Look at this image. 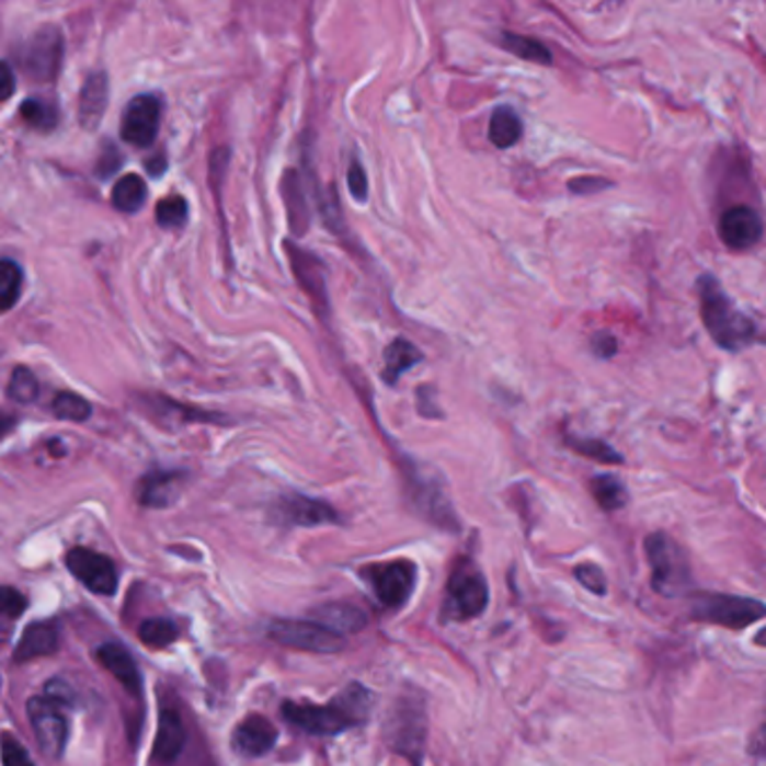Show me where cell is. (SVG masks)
<instances>
[{
	"mask_svg": "<svg viewBox=\"0 0 766 766\" xmlns=\"http://www.w3.org/2000/svg\"><path fill=\"white\" fill-rule=\"evenodd\" d=\"M122 160L124 158H122L119 149L113 142H106L102 153H100V158H98V167H95L98 175L100 178H111L122 167Z\"/></svg>",
	"mask_w": 766,
	"mask_h": 766,
	"instance_id": "b9f144b4",
	"label": "cell"
},
{
	"mask_svg": "<svg viewBox=\"0 0 766 766\" xmlns=\"http://www.w3.org/2000/svg\"><path fill=\"white\" fill-rule=\"evenodd\" d=\"M8 396L19 404H32L38 398V382L27 367H16L8 382Z\"/></svg>",
	"mask_w": 766,
	"mask_h": 766,
	"instance_id": "e575fe53",
	"label": "cell"
},
{
	"mask_svg": "<svg viewBox=\"0 0 766 766\" xmlns=\"http://www.w3.org/2000/svg\"><path fill=\"white\" fill-rule=\"evenodd\" d=\"M717 232L727 248H731L735 252H744V250H751L753 245L759 243V239L764 235V225H762L759 214L753 207L733 205V207L724 209L722 216H719Z\"/></svg>",
	"mask_w": 766,
	"mask_h": 766,
	"instance_id": "5bb4252c",
	"label": "cell"
},
{
	"mask_svg": "<svg viewBox=\"0 0 766 766\" xmlns=\"http://www.w3.org/2000/svg\"><path fill=\"white\" fill-rule=\"evenodd\" d=\"M423 359V353L404 338L393 340L387 348H385V369H382V378L393 385L398 382V378L410 371L412 367H416Z\"/></svg>",
	"mask_w": 766,
	"mask_h": 766,
	"instance_id": "cb8c5ba5",
	"label": "cell"
},
{
	"mask_svg": "<svg viewBox=\"0 0 766 766\" xmlns=\"http://www.w3.org/2000/svg\"><path fill=\"white\" fill-rule=\"evenodd\" d=\"M3 766H34L27 748L12 733H3Z\"/></svg>",
	"mask_w": 766,
	"mask_h": 766,
	"instance_id": "60d3db41",
	"label": "cell"
},
{
	"mask_svg": "<svg viewBox=\"0 0 766 766\" xmlns=\"http://www.w3.org/2000/svg\"><path fill=\"white\" fill-rule=\"evenodd\" d=\"M748 753L766 755V714H764V719L757 724V729L753 731V735L748 740Z\"/></svg>",
	"mask_w": 766,
	"mask_h": 766,
	"instance_id": "ee69618b",
	"label": "cell"
},
{
	"mask_svg": "<svg viewBox=\"0 0 766 766\" xmlns=\"http://www.w3.org/2000/svg\"><path fill=\"white\" fill-rule=\"evenodd\" d=\"M108 106V77L104 72L88 75L79 93V122L85 130H95Z\"/></svg>",
	"mask_w": 766,
	"mask_h": 766,
	"instance_id": "44dd1931",
	"label": "cell"
},
{
	"mask_svg": "<svg viewBox=\"0 0 766 766\" xmlns=\"http://www.w3.org/2000/svg\"><path fill=\"white\" fill-rule=\"evenodd\" d=\"M68 571L83 584L88 592L98 596H113L119 584V573L115 562L93 549L75 547L66 553Z\"/></svg>",
	"mask_w": 766,
	"mask_h": 766,
	"instance_id": "8fae6325",
	"label": "cell"
},
{
	"mask_svg": "<svg viewBox=\"0 0 766 766\" xmlns=\"http://www.w3.org/2000/svg\"><path fill=\"white\" fill-rule=\"evenodd\" d=\"M614 183L609 178H601V175H584V178H573L569 183V192L575 196H594L598 192L611 190Z\"/></svg>",
	"mask_w": 766,
	"mask_h": 766,
	"instance_id": "ab89813d",
	"label": "cell"
},
{
	"mask_svg": "<svg viewBox=\"0 0 766 766\" xmlns=\"http://www.w3.org/2000/svg\"><path fill=\"white\" fill-rule=\"evenodd\" d=\"M490 590L488 580L472 560H461L447 578L445 601H443V622L472 620L481 616L488 607Z\"/></svg>",
	"mask_w": 766,
	"mask_h": 766,
	"instance_id": "5b68a950",
	"label": "cell"
},
{
	"mask_svg": "<svg viewBox=\"0 0 766 766\" xmlns=\"http://www.w3.org/2000/svg\"><path fill=\"white\" fill-rule=\"evenodd\" d=\"M645 556L652 571V590L663 598L690 596L693 569L688 553L679 542L663 533H650L645 537Z\"/></svg>",
	"mask_w": 766,
	"mask_h": 766,
	"instance_id": "3957f363",
	"label": "cell"
},
{
	"mask_svg": "<svg viewBox=\"0 0 766 766\" xmlns=\"http://www.w3.org/2000/svg\"><path fill=\"white\" fill-rule=\"evenodd\" d=\"M346 185H348L351 196H353L357 203H365V201H367V196H369V180H367L365 167L359 164L357 160H353V162L348 164Z\"/></svg>",
	"mask_w": 766,
	"mask_h": 766,
	"instance_id": "8d00e7d4",
	"label": "cell"
},
{
	"mask_svg": "<svg viewBox=\"0 0 766 766\" xmlns=\"http://www.w3.org/2000/svg\"><path fill=\"white\" fill-rule=\"evenodd\" d=\"M374 693L367 686L353 682L324 706L310 701H284L282 717L301 733L333 738L363 727L374 710Z\"/></svg>",
	"mask_w": 766,
	"mask_h": 766,
	"instance_id": "6da1fadb",
	"label": "cell"
},
{
	"mask_svg": "<svg viewBox=\"0 0 766 766\" xmlns=\"http://www.w3.org/2000/svg\"><path fill=\"white\" fill-rule=\"evenodd\" d=\"M43 695L48 697L50 701H55L57 706H61L64 710L77 706V693L66 679H50L48 684H45Z\"/></svg>",
	"mask_w": 766,
	"mask_h": 766,
	"instance_id": "f35d334b",
	"label": "cell"
},
{
	"mask_svg": "<svg viewBox=\"0 0 766 766\" xmlns=\"http://www.w3.org/2000/svg\"><path fill=\"white\" fill-rule=\"evenodd\" d=\"M147 171L156 178V175H162L167 171V160H164V153H156L153 158L147 160Z\"/></svg>",
	"mask_w": 766,
	"mask_h": 766,
	"instance_id": "bcb514c9",
	"label": "cell"
},
{
	"mask_svg": "<svg viewBox=\"0 0 766 766\" xmlns=\"http://www.w3.org/2000/svg\"><path fill=\"white\" fill-rule=\"evenodd\" d=\"M564 443L573 449L575 455L580 457H587L592 461H598V464H607V466H620L625 459L620 453H616V449L601 441V438H582V436H573V434H567L564 436Z\"/></svg>",
	"mask_w": 766,
	"mask_h": 766,
	"instance_id": "f1b7e54d",
	"label": "cell"
},
{
	"mask_svg": "<svg viewBox=\"0 0 766 766\" xmlns=\"http://www.w3.org/2000/svg\"><path fill=\"white\" fill-rule=\"evenodd\" d=\"M500 45L504 50H508L511 55L530 61V64H539V66H551L553 64V55L547 48L542 41H537L533 36H524V34H515V32H502L500 36Z\"/></svg>",
	"mask_w": 766,
	"mask_h": 766,
	"instance_id": "4316f807",
	"label": "cell"
},
{
	"mask_svg": "<svg viewBox=\"0 0 766 766\" xmlns=\"http://www.w3.org/2000/svg\"><path fill=\"white\" fill-rule=\"evenodd\" d=\"M279 731L263 714H250L237 724L232 733V748L241 757H263L275 748Z\"/></svg>",
	"mask_w": 766,
	"mask_h": 766,
	"instance_id": "e0dca14e",
	"label": "cell"
},
{
	"mask_svg": "<svg viewBox=\"0 0 766 766\" xmlns=\"http://www.w3.org/2000/svg\"><path fill=\"white\" fill-rule=\"evenodd\" d=\"M690 618L729 629H744L766 618V605L746 596L699 592L690 596Z\"/></svg>",
	"mask_w": 766,
	"mask_h": 766,
	"instance_id": "8992f818",
	"label": "cell"
},
{
	"mask_svg": "<svg viewBox=\"0 0 766 766\" xmlns=\"http://www.w3.org/2000/svg\"><path fill=\"white\" fill-rule=\"evenodd\" d=\"M61 645V632H59V622L55 618L48 620H38L32 622L23 629V634L14 648L12 661L14 663H27L34 659H43V656H53L55 652H59Z\"/></svg>",
	"mask_w": 766,
	"mask_h": 766,
	"instance_id": "ac0fdd59",
	"label": "cell"
},
{
	"mask_svg": "<svg viewBox=\"0 0 766 766\" xmlns=\"http://www.w3.org/2000/svg\"><path fill=\"white\" fill-rule=\"evenodd\" d=\"M190 218V205L183 196H169L156 205V220L164 230L183 228Z\"/></svg>",
	"mask_w": 766,
	"mask_h": 766,
	"instance_id": "836d02e7",
	"label": "cell"
},
{
	"mask_svg": "<svg viewBox=\"0 0 766 766\" xmlns=\"http://www.w3.org/2000/svg\"><path fill=\"white\" fill-rule=\"evenodd\" d=\"M27 719L34 731L36 744L41 753L50 759H59L66 753L68 746V717L64 714V708L50 701L45 695L30 697L27 699Z\"/></svg>",
	"mask_w": 766,
	"mask_h": 766,
	"instance_id": "30bf717a",
	"label": "cell"
},
{
	"mask_svg": "<svg viewBox=\"0 0 766 766\" xmlns=\"http://www.w3.org/2000/svg\"><path fill=\"white\" fill-rule=\"evenodd\" d=\"M387 746L412 766H423L427 742V712L419 695H404L393 701L385 722Z\"/></svg>",
	"mask_w": 766,
	"mask_h": 766,
	"instance_id": "277c9868",
	"label": "cell"
},
{
	"mask_svg": "<svg viewBox=\"0 0 766 766\" xmlns=\"http://www.w3.org/2000/svg\"><path fill=\"white\" fill-rule=\"evenodd\" d=\"M524 124L511 106L494 108L488 126V140L498 149H511L522 140Z\"/></svg>",
	"mask_w": 766,
	"mask_h": 766,
	"instance_id": "603a6c76",
	"label": "cell"
},
{
	"mask_svg": "<svg viewBox=\"0 0 766 766\" xmlns=\"http://www.w3.org/2000/svg\"><path fill=\"white\" fill-rule=\"evenodd\" d=\"M590 490L594 494V500L596 504L607 511V513H616L620 508L627 506L629 502V494H627V488L625 483L614 477V475H598L590 481Z\"/></svg>",
	"mask_w": 766,
	"mask_h": 766,
	"instance_id": "83f0119b",
	"label": "cell"
},
{
	"mask_svg": "<svg viewBox=\"0 0 766 766\" xmlns=\"http://www.w3.org/2000/svg\"><path fill=\"white\" fill-rule=\"evenodd\" d=\"M185 472L180 470H156L140 479L138 502L147 508H169L183 490Z\"/></svg>",
	"mask_w": 766,
	"mask_h": 766,
	"instance_id": "d6986e66",
	"label": "cell"
},
{
	"mask_svg": "<svg viewBox=\"0 0 766 766\" xmlns=\"http://www.w3.org/2000/svg\"><path fill=\"white\" fill-rule=\"evenodd\" d=\"M590 346H592V353L601 359H609L618 353V340L616 335H611L609 331H598L592 335L590 340Z\"/></svg>",
	"mask_w": 766,
	"mask_h": 766,
	"instance_id": "7bdbcfd3",
	"label": "cell"
},
{
	"mask_svg": "<svg viewBox=\"0 0 766 766\" xmlns=\"http://www.w3.org/2000/svg\"><path fill=\"white\" fill-rule=\"evenodd\" d=\"M64 61V34L57 25L38 27L21 50L23 72L38 83L57 79Z\"/></svg>",
	"mask_w": 766,
	"mask_h": 766,
	"instance_id": "9c48e42d",
	"label": "cell"
},
{
	"mask_svg": "<svg viewBox=\"0 0 766 766\" xmlns=\"http://www.w3.org/2000/svg\"><path fill=\"white\" fill-rule=\"evenodd\" d=\"M21 119L36 128V130H43V133H48L53 128H57V122H59V113H57V106L50 104V102H45V100H36V98H30L21 104Z\"/></svg>",
	"mask_w": 766,
	"mask_h": 766,
	"instance_id": "1f68e13d",
	"label": "cell"
},
{
	"mask_svg": "<svg viewBox=\"0 0 766 766\" xmlns=\"http://www.w3.org/2000/svg\"><path fill=\"white\" fill-rule=\"evenodd\" d=\"M185 742L187 729L183 722V714L171 706H162L158 714V731L153 740L151 762L156 766H171L180 757V753H183Z\"/></svg>",
	"mask_w": 766,
	"mask_h": 766,
	"instance_id": "2e32d148",
	"label": "cell"
},
{
	"mask_svg": "<svg viewBox=\"0 0 766 766\" xmlns=\"http://www.w3.org/2000/svg\"><path fill=\"white\" fill-rule=\"evenodd\" d=\"M162 104L156 95L133 98L122 113V140L135 149H147L156 142L160 130Z\"/></svg>",
	"mask_w": 766,
	"mask_h": 766,
	"instance_id": "7c38bea8",
	"label": "cell"
},
{
	"mask_svg": "<svg viewBox=\"0 0 766 766\" xmlns=\"http://www.w3.org/2000/svg\"><path fill=\"white\" fill-rule=\"evenodd\" d=\"M284 201H286V209H288V222L290 230L295 232V237H301L308 225H310V214H308V205H306V192L299 183V175L295 171H288L284 175Z\"/></svg>",
	"mask_w": 766,
	"mask_h": 766,
	"instance_id": "d4e9b609",
	"label": "cell"
},
{
	"mask_svg": "<svg viewBox=\"0 0 766 766\" xmlns=\"http://www.w3.org/2000/svg\"><path fill=\"white\" fill-rule=\"evenodd\" d=\"M575 580L582 584L584 590L592 592L594 596H607V575L598 564L584 562L573 569Z\"/></svg>",
	"mask_w": 766,
	"mask_h": 766,
	"instance_id": "d590c367",
	"label": "cell"
},
{
	"mask_svg": "<svg viewBox=\"0 0 766 766\" xmlns=\"http://www.w3.org/2000/svg\"><path fill=\"white\" fill-rule=\"evenodd\" d=\"M267 637L284 648L312 654H338L346 645L344 637L315 620L277 618L267 625Z\"/></svg>",
	"mask_w": 766,
	"mask_h": 766,
	"instance_id": "52a82bcc",
	"label": "cell"
},
{
	"mask_svg": "<svg viewBox=\"0 0 766 766\" xmlns=\"http://www.w3.org/2000/svg\"><path fill=\"white\" fill-rule=\"evenodd\" d=\"M363 578L385 609H398L408 603L416 587V564L410 560H389L363 569Z\"/></svg>",
	"mask_w": 766,
	"mask_h": 766,
	"instance_id": "ba28073f",
	"label": "cell"
},
{
	"mask_svg": "<svg viewBox=\"0 0 766 766\" xmlns=\"http://www.w3.org/2000/svg\"><path fill=\"white\" fill-rule=\"evenodd\" d=\"M25 609H27V598L19 590L5 584L3 592H0V611H3V616L8 620H16L25 614Z\"/></svg>",
	"mask_w": 766,
	"mask_h": 766,
	"instance_id": "74e56055",
	"label": "cell"
},
{
	"mask_svg": "<svg viewBox=\"0 0 766 766\" xmlns=\"http://www.w3.org/2000/svg\"><path fill=\"white\" fill-rule=\"evenodd\" d=\"M23 290V270L16 261L3 259L0 261V306L3 310H12Z\"/></svg>",
	"mask_w": 766,
	"mask_h": 766,
	"instance_id": "4dcf8cb0",
	"label": "cell"
},
{
	"mask_svg": "<svg viewBox=\"0 0 766 766\" xmlns=\"http://www.w3.org/2000/svg\"><path fill=\"white\" fill-rule=\"evenodd\" d=\"M755 645H759V648H766V627L762 629V632L755 637Z\"/></svg>",
	"mask_w": 766,
	"mask_h": 766,
	"instance_id": "7dc6e473",
	"label": "cell"
},
{
	"mask_svg": "<svg viewBox=\"0 0 766 766\" xmlns=\"http://www.w3.org/2000/svg\"><path fill=\"white\" fill-rule=\"evenodd\" d=\"M95 659L100 661V665L111 672L115 682L133 697L142 701L145 695V682H142V672L138 667V661L133 659V654L119 645V643H102L95 650Z\"/></svg>",
	"mask_w": 766,
	"mask_h": 766,
	"instance_id": "9a60e30c",
	"label": "cell"
},
{
	"mask_svg": "<svg viewBox=\"0 0 766 766\" xmlns=\"http://www.w3.org/2000/svg\"><path fill=\"white\" fill-rule=\"evenodd\" d=\"M147 201V185L138 173H128L113 185L111 203L122 214H138Z\"/></svg>",
	"mask_w": 766,
	"mask_h": 766,
	"instance_id": "484cf974",
	"label": "cell"
},
{
	"mask_svg": "<svg viewBox=\"0 0 766 766\" xmlns=\"http://www.w3.org/2000/svg\"><path fill=\"white\" fill-rule=\"evenodd\" d=\"M273 519L279 526H290V528L293 526L312 528V526H329V524L342 522V517L331 504L306 498L301 492L282 494L277 504L273 506Z\"/></svg>",
	"mask_w": 766,
	"mask_h": 766,
	"instance_id": "4fadbf2b",
	"label": "cell"
},
{
	"mask_svg": "<svg viewBox=\"0 0 766 766\" xmlns=\"http://www.w3.org/2000/svg\"><path fill=\"white\" fill-rule=\"evenodd\" d=\"M53 412L57 419L61 421H72V423H83L93 414V408H90V402L83 400L79 393L72 391H61L55 400H53Z\"/></svg>",
	"mask_w": 766,
	"mask_h": 766,
	"instance_id": "d6a6232c",
	"label": "cell"
},
{
	"mask_svg": "<svg viewBox=\"0 0 766 766\" xmlns=\"http://www.w3.org/2000/svg\"><path fill=\"white\" fill-rule=\"evenodd\" d=\"M697 295L704 327L719 348L740 353L753 344H762L764 335L759 327L735 306L717 277L701 275L697 279Z\"/></svg>",
	"mask_w": 766,
	"mask_h": 766,
	"instance_id": "7a4b0ae2",
	"label": "cell"
},
{
	"mask_svg": "<svg viewBox=\"0 0 766 766\" xmlns=\"http://www.w3.org/2000/svg\"><path fill=\"white\" fill-rule=\"evenodd\" d=\"M312 620L346 639L348 634L359 632V629L367 625V614L365 609H359L351 603H329L312 611Z\"/></svg>",
	"mask_w": 766,
	"mask_h": 766,
	"instance_id": "7402d4cb",
	"label": "cell"
},
{
	"mask_svg": "<svg viewBox=\"0 0 766 766\" xmlns=\"http://www.w3.org/2000/svg\"><path fill=\"white\" fill-rule=\"evenodd\" d=\"M288 256L295 270V277L299 279L301 288L308 293L312 304L327 308L329 299H327V277H324L322 261L295 245H288Z\"/></svg>",
	"mask_w": 766,
	"mask_h": 766,
	"instance_id": "ffe728a7",
	"label": "cell"
},
{
	"mask_svg": "<svg viewBox=\"0 0 766 766\" xmlns=\"http://www.w3.org/2000/svg\"><path fill=\"white\" fill-rule=\"evenodd\" d=\"M14 95V70L5 61L3 64V100H10Z\"/></svg>",
	"mask_w": 766,
	"mask_h": 766,
	"instance_id": "f6af8a7d",
	"label": "cell"
},
{
	"mask_svg": "<svg viewBox=\"0 0 766 766\" xmlns=\"http://www.w3.org/2000/svg\"><path fill=\"white\" fill-rule=\"evenodd\" d=\"M180 627L169 618H147L138 627V639L151 650L169 648L178 641Z\"/></svg>",
	"mask_w": 766,
	"mask_h": 766,
	"instance_id": "f546056e",
	"label": "cell"
}]
</instances>
